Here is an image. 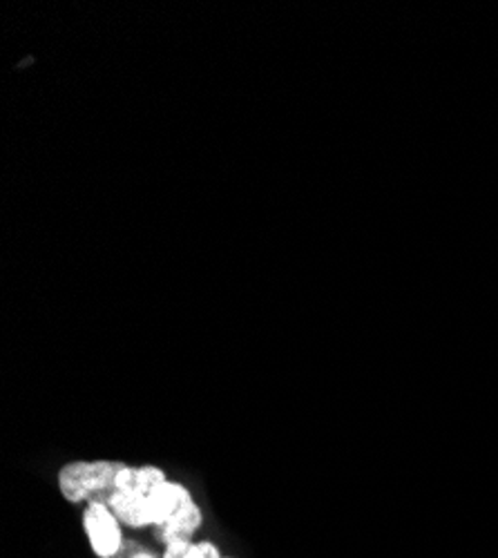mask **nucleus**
<instances>
[{"label": "nucleus", "instance_id": "20e7f679", "mask_svg": "<svg viewBox=\"0 0 498 558\" xmlns=\"http://www.w3.org/2000/svg\"><path fill=\"white\" fill-rule=\"evenodd\" d=\"M202 523H204L202 509L195 502V498L191 496L166 523L155 527V534L159 536V541L163 545L179 543V541H193V536L202 530Z\"/></svg>", "mask_w": 498, "mask_h": 558}, {"label": "nucleus", "instance_id": "f257e3e1", "mask_svg": "<svg viewBox=\"0 0 498 558\" xmlns=\"http://www.w3.org/2000/svg\"><path fill=\"white\" fill-rule=\"evenodd\" d=\"M163 481H168L166 472L155 468V464H144V468H130V464H125L117 478L114 494L108 500V507L114 511L121 525L132 530L150 527L148 498L150 492Z\"/></svg>", "mask_w": 498, "mask_h": 558}, {"label": "nucleus", "instance_id": "39448f33", "mask_svg": "<svg viewBox=\"0 0 498 558\" xmlns=\"http://www.w3.org/2000/svg\"><path fill=\"white\" fill-rule=\"evenodd\" d=\"M163 558H223L217 549V545H212L210 541H179V543H170L166 545Z\"/></svg>", "mask_w": 498, "mask_h": 558}, {"label": "nucleus", "instance_id": "423d86ee", "mask_svg": "<svg viewBox=\"0 0 498 558\" xmlns=\"http://www.w3.org/2000/svg\"><path fill=\"white\" fill-rule=\"evenodd\" d=\"M132 558H155V556H150V554H134Z\"/></svg>", "mask_w": 498, "mask_h": 558}, {"label": "nucleus", "instance_id": "f03ea898", "mask_svg": "<svg viewBox=\"0 0 498 558\" xmlns=\"http://www.w3.org/2000/svg\"><path fill=\"white\" fill-rule=\"evenodd\" d=\"M125 462L119 460H74L59 472V492L70 502H106L114 494L117 478Z\"/></svg>", "mask_w": 498, "mask_h": 558}, {"label": "nucleus", "instance_id": "7ed1b4c3", "mask_svg": "<svg viewBox=\"0 0 498 558\" xmlns=\"http://www.w3.org/2000/svg\"><path fill=\"white\" fill-rule=\"evenodd\" d=\"M83 530L89 547L99 558H114L121 551V521L106 502H87L83 511Z\"/></svg>", "mask_w": 498, "mask_h": 558}]
</instances>
